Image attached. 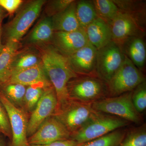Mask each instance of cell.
Returning <instances> with one entry per match:
<instances>
[{"label": "cell", "mask_w": 146, "mask_h": 146, "mask_svg": "<svg viewBox=\"0 0 146 146\" xmlns=\"http://www.w3.org/2000/svg\"><path fill=\"white\" fill-rule=\"evenodd\" d=\"M6 83L19 84L25 86L42 85L48 87L52 86L42 63L25 70L12 72Z\"/></svg>", "instance_id": "obj_15"}, {"label": "cell", "mask_w": 146, "mask_h": 146, "mask_svg": "<svg viewBox=\"0 0 146 146\" xmlns=\"http://www.w3.org/2000/svg\"><path fill=\"white\" fill-rule=\"evenodd\" d=\"M0 133L11 141L12 138L11 129L7 113L0 101Z\"/></svg>", "instance_id": "obj_30"}, {"label": "cell", "mask_w": 146, "mask_h": 146, "mask_svg": "<svg viewBox=\"0 0 146 146\" xmlns=\"http://www.w3.org/2000/svg\"><path fill=\"white\" fill-rule=\"evenodd\" d=\"M26 86L17 83H5L0 86V92L14 105L23 110Z\"/></svg>", "instance_id": "obj_22"}, {"label": "cell", "mask_w": 146, "mask_h": 146, "mask_svg": "<svg viewBox=\"0 0 146 146\" xmlns=\"http://www.w3.org/2000/svg\"><path fill=\"white\" fill-rule=\"evenodd\" d=\"M71 133L54 116L45 120L31 136L28 138L30 145H46L70 139Z\"/></svg>", "instance_id": "obj_10"}, {"label": "cell", "mask_w": 146, "mask_h": 146, "mask_svg": "<svg viewBox=\"0 0 146 146\" xmlns=\"http://www.w3.org/2000/svg\"><path fill=\"white\" fill-rule=\"evenodd\" d=\"M127 129H119L108 134L86 143L79 146H119L125 136Z\"/></svg>", "instance_id": "obj_26"}, {"label": "cell", "mask_w": 146, "mask_h": 146, "mask_svg": "<svg viewBox=\"0 0 146 146\" xmlns=\"http://www.w3.org/2000/svg\"><path fill=\"white\" fill-rule=\"evenodd\" d=\"M42 58V64L56 94L57 108L59 107L70 99L67 87L68 82L79 76L71 68L68 57L54 47L45 50Z\"/></svg>", "instance_id": "obj_1"}, {"label": "cell", "mask_w": 146, "mask_h": 146, "mask_svg": "<svg viewBox=\"0 0 146 146\" xmlns=\"http://www.w3.org/2000/svg\"><path fill=\"white\" fill-rule=\"evenodd\" d=\"M67 87L70 98L86 104L108 96L107 84L97 76H79L71 80Z\"/></svg>", "instance_id": "obj_3"}, {"label": "cell", "mask_w": 146, "mask_h": 146, "mask_svg": "<svg viewBox=\"0 0 146 146\" xmlns=\"http://www.w3.org/2000/svg\"><path fill=\"white\" fill-rule=\"evenodd\" d=\"M73 0H56L52 1L47 7V13L53 16L60 13L73 2Z\"/></svg>", "instance_id": "obj_31"}, {"label": "cell", "mask_w": 146, "mask_h": 146, "mask_svg": "<svg viewBox=\"0 0 146 146\" xmlns=\"http://www.w3.org/2000/svg\"><path fill=\"white\" fill-rule=\"evenodd\" d=\"M23 2L21 0H0V6L10 14L14 13Z\"/></svg>", "instance_id": "obj_32"}, {"label": "cell", "mask_w": 146, "mask_h": 146, "mask_svg": "<svg viewBox=\"0 0 146 146\" xmlns=\"http://www.w3.org/2000/svg\"><path fill=\"white\" fill-rule=\"evenodd\" d=\"M52 39L55 48L66 56L72 54L89 43L85 30L54 32Z\"/></svg>", "instance_id": "obj_14"}, {"label": "cell", "mask_w": 146, "mask_h": 146, "mask_svg": "<svg viewBox=\"0 0 146 146\" xmlns=\"http://www.w3.org/2000/svg\"><path fill=\"white\" fill-rule=\"evenodd\" d=\"M76 12L80 27L84 30L98 17L92 1L76 2Z\"/></svg>", "instance_id": "obj_21"}, {"label": "cell", "mask_w": 146, "mask_h": 146, "mask_svg": "<svg viewBox=\"0 0 146 146\" xmlns=\"http://www.w3.org/2000/svg\"><path fill=\"white\" fill-rule=\"evenodd\" d=\"M18 48V42L8 41L0 54V86L6 83L12 72V64Z\"/></svg>", "instance_id": "obj_19"}, {"label": "cell", "mask_w": 146, "mask_h": 146, "mask_svg": "<svg viewBox=\"0 0 146 146\" xmlns=\"http://www.w3.org/2000/svg\"><path fill=\"white\" fill-rule=\"evenodd\" d=\"M130 123L119 117L97 112L84 126L71 135L70 139L79 143H84L125 127Z\"/></svg>", "instance_id": "obj_2"}, {"label": "cell", "mask_w": 146, "mask_h": 146, "mask_svg": "<svg viewBox=\"0 0 146 146\" xmlns=\"http://www.w3.org/2000/svg\"><path fill=\"white\" fill-rule=\"evenodd\" d=\"M4 16V12L3 9L0 6V26H1L2 21Z\"/></svg>", "instance_id": "obj_36"}, {"label": "cell", "mask_w": 146, "mask_h": 146, "mask_svg": "<svg viewBox=\"0 0 146 146\" xmlns=\"http://www.w3.org/2000/svg\"><path fill=\"white\" fill-rule=\"evenodd\" d=\"M125 58L119 45L113 41L97 50V76L107 84L119 69Z\"/></svg>", "instance_id": "obj_7"}, {"label": "cell", "mask_w": 146, "mask_h": 146, "mask_svg": "<svg viewBox=\"0 0 146 146\" xmlns=\"http://www.w3.org/2000/svg\"><path fill=\"white\" fill-rule=\"evenodd\" d=\"M131 99L135 109L139 113L142 114L146 108V80L133 89Z\"/></svg>", "instance_id": "obj_29"}, {"label": "cell", "mask_w": 146, "mask_h": 146, "mask_svg": "<svg viewBox=\"0 0 146 146\" xmlns=\"http://www.w3.org/2000/svg\"><path fill=\"white\" fill-rule=\"evenodd\" d=\"M3 134L0 133V146H7Z\"/></svg>", "instance_id": "obj_34"}, {"label": "cell", "mask_w": 146, "mask_h": 146, "mask_svg": "<svg viewBox=\"0 0 146 146\" xmlns=\"http://www.w3.org/2000/svg\"><path fill=\"white\" fill-rule=\"evenodd\" d=\"M98 18L108 23L119 12L117 6L113 0L92 1Z\"/></svg>", "instance_id": "obj_25"}, {"label": "cell", "mask_w": 146, "mask_h": 146, "mask_svg": "<svg viewBox=\"0 0 146 146\" xmlns=\"http://www.w3.org/2000/svg\"><path fill=\"white\" fill-rule=\"evenodd\" d=\"M54 32L51 18H45L35 28L30 36V41L34 43L48 42L52 39Z\"/></svg>", "instance_id": "obj_23"}, {"label": "cell", "mask_w": 146, "mask_h": 146, "mask_svg": "<svg viewBox=\"0 0 146 146\" xmlns=\"http://www.w3.org/2000/svg\"><path fill=\"white\" fill-rule=\"evenodd\" d=\"M2 34V28L1 26H0V54L2 51L3 48H4V46L1 43V36Z\"/></svg>", "instance_id": "obj_35"}, {"label": "cell", "mask_w": 146, "mask_h": 146, "mask_svg": "<svg viewBox=\"0 0 146 146\" xmlns=\"http://www.w3.org/2000/svg\"><path fill=\"white\" fill-rule=\"evenodd\" d=\"M84 30L89 42L97 50L112 41L109 25L98 17L86 27Z\"/></svg>", "instance_id": "obj_17"}, {"label": "cell", "mask_w": 146, "mask_h": 146, "mask_svg": "<svg viewBox=\"0 0 146 146\" xmlns=\"http://www.w3.org/2000/svg\"><path fill=\"white\" fill-rule=\"evenodd\" d=\"M145 80L141 70L125 56L119 69L107 83L108 97L117 96L132 91Z\"/></svg>", "instance_id": "obj_6"}, {"label": "cell", "mask_w": 146, "mask_h": 146, "mask_svg": "<svg viewBox=\"0 0 146 146\" xmlns=\"http://www.w3.org/2000/svg\"><path fill=\"white\" fill-rule=\"evenodd\" d=\"M120 12L132 17L144 27H145L146 2L132 0H113Z\"/></svg>", "instance_id": "obj_20"}, {"label": "cell", "mask_w": 146, "mask_h": 146, "mask_svg": "<svg viewBox=\"0 0 146 146\" xmlns=\"http://www.w3.org/2000/svg\"><path fill=\"white\" fill-rule=\"evenodd\" d=\"M47 88L42 85L28 86L25 94L23 105V110L27 113H31L33 111Z\"/></svg>", "instance_id": "obj_27"}, {"label": "cell", "mask_w": 146, "mask_h": 146, "mask_svg": "<svg viewBox=\"0 0 146 146\" xmlns=\"http://www.w3.org/2000/svg\"><path fill=\"white\" fill-rule=\"evenodd\" d=\"M119 45L125 55L141 70L145 64L146 58V45L143 38L130 37Z\"/></svg>", "instance_id": "obj_16"}, {"label": "cell", "mask_w": 146, "mask_h": 146, "mask_svg": "<svg viewBox=\"0 0 146 146\" xmlns=\"http://www.w3.org/2000/svg\"><path fill=\"white\" fill-rule=\"evenodd\" d=\"M57 106V98L54 88L52 86L48 87L29 118L28 138L35 132L45 120L53 115Z\"/></svg>", "instance_id": "obj_11"}, {"label": "cell", "mask_w": 146, "mask_h": 146, "mask_svg": "<svg viewBox=\"0 0 146 146\" xmlns=\"http://www.w3.org/2000/svg\"><path fill=\"white\" fill-rule=\"evenodd\" d=\"M45 3L44 0L33 1L18 12L6 27L7 42H19L38 18Z\"/></svg>", "instance_id": "obj_8"}, {"label": "cell", "mask_w": 146, "mask_h": 146, "mask_svg": "<svg viewBox=\"0 0 146 146\" xmlns=\"http://www.w3.org/2000/svg\"><path fill=\"white\" fill-rule=\"evenodd\" d=\"M41 63L38 57L33 54H26L18 58L15 56L12 64V72L25 70Z\"/></svg>", "instance_id": "obj_28"}, {"label": "cell", "mask_w": 146, "mask_h": 146, "mask_svg": "<svg viewBox=\"0 0 146 146\" xmlns=\"http://www.w3.org/2000/svg\"><path fill=\"white\" fill-rule=\"evenodd\" d=\"M76 1H74L68 7L51 18L54 32H71L81 29L76 15Z\"/></svg>", "instance_id": "obj_18"}, {"label": "cell", "mask_w": 146, "mask_h": 146, "mask_svg": "<svg viewBox=\"0 0 146 146\" xmlns=\"http://www.w3.org/2000/svg\"><path fill=\"white\" fill-rule=\"evenodd\" d=\"M132 91L117 96L106 97L92 104L91 106L97 112L113 115L131 123L141 125L143 117L135 109L132 103Z\"/></svg>", "instance_id": "obj_5"}, {"label": "cell", "mask_w": 146, "mask_h": 146, "mask_svg": "<svg viewBox=\"0 0 146 146\" xmlns=\"http://www.w3.org/2000/svg\"><path fill=\"white\" fill-rule=\"evenodd\" d=\"M97 112L91 104L70 99L57 108L52 116L65 126L72 135L84 126Z\"/></svg>", "instance_id": "obj_4"}, {"label": "cell", "mask_w": 146, "mask_h": 146, "mask_svg": "<svg viewBox=\"0 0 146 146\" xmlns=\"http://www.w3.org/2000/svg\"><path fill=\"white\" fill-rule=\"evenodd\" d=\"M108 24L112 34V40L118 44L130 37L143 38L145 35V28L129 15L120 11Z\"/></svg>", "instance_id": "obj_12"}, {"label": "cell", "mask_w": 146, "mask_h": 146, "mask_svg": "<svg viewBox=\"0 0 146 146\" xmlns=\"http://www.w3.org/2000/svg\"><path fill=\"white\" fill-rule=\"evenodd\" d=\"M0 101L5 108L11 129L10 146H30L28 141V114L16 107L0 92Z\"/></svg>", "instance_id": "obj_9"}, {"label": "cell", "mask_w": 146, "mask_h": 146, "mask_svg": "<svg viewBox=\"0 0 146 146\" xmlns=\"http://www.w3.org/2000/svg\"><path fill=\"white\" fill-rule=\"evenodd\" d=\"M97 49L89 42L72 54L67 56L73 71L78 76H97Z\"/></svg>", "instance_id": "obj_13"}, {"label": "cell", "mask_w": 146, "mask_h": 146, "mask_svg": "<svg viewBox=\"0 0 146 146\" xmlns=\"http://www.w3.org/2000/svg\"><path fill=\"white\" fill-rule=\"evenodd\" d=\"M81 144L70 139L63 140V141H56L48 145H30V146H79Z\"/></svg>", "instance_id": "obj_33"}, {"label": "cell", "mask_w": 146, "mask_h": 146, "mask_svg": "<svg viewBox=\"0 0 146 146\" xmlns=\"http://www.w3.org/2000/svg\"><path fill=\"white\" fill-rule=\"evenodd\" d=\"M119 146H146L145 123L127 129L125 136Z\"/></svg>", "instance_id": "obj_24"}]
</instances>
